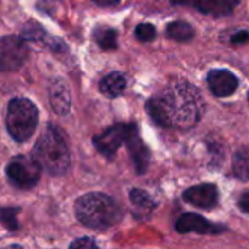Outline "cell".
I'll use <instances>...</instances> for the list:
<instances>
[{
	"label": "cell",
	"instance_id": "6da1fadb",
	"mask_svg": "<svg viewBox=\"0 0 249 249\" xmlns=\"http://www.w3.org/2000/svg\"><path fill=\"white\" fill-rule=\"evenodd\" d=\"M146 109L160 127L188 130L201 120L204 101L194 85L187 80H174L149 99Z\"/></svg>",
	"mask_w": 249,
	"mask_h": 249
},
{
	"label": "cell",
	"instance_id": "7a4b0ae2",
	"mask_svg": "<svg viewBox=\"0 0 249 249\" xmlns=\"http://www.w3.org/2000/svg\"><path fill=\"white\" fill-rule=\"evenodd\" d=\"M77 220L86 228L104 231L112 228L121 220L120 206L107 194L89 193L82 196L74 206Z\"/></svg>",
	"mask_w": 249,
	"mask_h": 249
},
{
	"label": "cell",
	"instance_id": "3957f363",
	"mask_svg": "<svg viewBox=\"0 0 249 249\" xmlns=\"http://www.w3.org/2000/svg\"><path fill=\"white\" fill-rule=\"evenodd\" d=\"M32 158L51 175H63L70 166V152L64 136L48 125L32 149Z\"/></svg>",
	"mask_w": 249,
	"mask_h": 249
},
{
	"label": "cell",
	"instance_id": "277c9868",
	"mask_svg": "<svg viewBox=\"0 0 249 249\" xmlns=\"http://www.w3.org/2000/svg\"><path fill=\"white\" fill-rule=\"evenodd\" d=\"M38 125V108L26 98H15L7 105L6 127L13 140L22 143L31 139Z\"/></svg>",
	"mask_w": 249,
	"mask_h": 249
},
{
	"label": "cell",
	"instance_id": "5b68a950",
	"mask_svg": "<svg viewBox=\"0 0 249 249\" xmlns=\"http://www.w3.org/2000/svg\"><path fill=\"white\" fill-rule=\"evenodd\" d=\"M41 165L29 156L18 155L6 166L9 182L18 190L34 188L41 178Z\"/></svg>",
	"mask_w": 249,
	"mask_h": 249
},
{
	"label": "cell",
	"instance_id": "8992f818",
	"mask_svg": "<svg viewBox=\"0 0 249 249\" xmlns=\"http://www.w3.org/2000/svg\"><path fill=\"white\" fill-rule=\"evenodd\" d=\"M29 55V48L23 38L7 35L0 39V71L9 73L20 69Z\"/></svg>",
	"mask_w": 249,
	"mask_h": 249
},
{
	"label": "cell",
	"instance_id": "52a82bcc",
	"mask_svg": "<svg viewBox=\"0 0 249 249\" xmlns=\"http://www.w3.org/2000/svg\"><path fill=\"white\" fill-rule=\"evenodd\" d=\"M131 124H115L93 137L96 150L105 158H112L123 143H125Z\"/></svg>",
	"mask_w": 249,
	"mask_h": 249
},
{
	"label": "cell",
	"instance_id": "ba28073f",
	"mask_svg": "<svg viewBox=\"0 0 249 249\" xmlns=\"http://www.w3.org/2000/svg\"><path fill=\"white\" fill-rule=\"evenodd\" d=\"M175 229L178 233H197V235H217L226 231L225 226L222 225H216L209 222L207 219H204L200 214L196 213H185L182 214L177 223H175Z\"/></svg>",
	"mask_w": 249,
	"mask_h": 249
},
{
	"label": "cell",
	"instance_id": "9c48e42d",
	"mask_svg": "<svg viewBox=\"0 0 249 249\" xmlns=\"http://www.w3.org/2000/svg\"><path fill=\"white\" fill-rule=\"evenodd\" d=\"M242 0H171L177 6H188L209 16H226L232 13Z\"/></svg>",
	"mask_w": 249,
	"mask_h": 249
},
{
	"label": "cell",
	"instance_id": "30bf717a",
	"mask_svg": "<svg viewBox=\"0 0 249 249\" xmlns=\"http://www.w3.org/2000/svg\"><path fill=\"white\" fill-rule=\"evenodd\" d=\"M125 143H127V147H128V152H130V156L133 159L137 174H144L150 163V150L142 140L136 124H131Z\"/></svg>",
	"mask_w": 249,
	"mask_h": 249
},
{
	"label": "cell",
	"instance_id": "8fae6325",
	"mask_svg": "<svg viewBox=\"0 0 249 249\" xmlns=\"http://www.w3.org/2000/svg\"><path fill=\"white\" fill-rule=\"evenodd\" d=\"M207 85L213 95L219 98H226L236 92L239 86V80L229 70L214 69V70H210L207 74Z\"/></svg>",
	"mask_w": 249,
	"mask_h": 249
},
{
	"label": "cell",
	"instance_id": "7c38bea8",
	"mask_svg": "<svg viewBox=\"0 0 249 249\" xmlns=\"http://www.w3.org/2000/svg\"><path fill=\"white\" fill-rule=\"evenodd\" d=\"M184 200L198 209L210 210L219 203V188L213 184H200L184 193Z\"/></svg>",
	"mask_w": 249,
	"mask_h": 249
},
{
	"label": "cell",
	"instance_id": "4fadbf2b",
	"mask_svg": "<svg viewBox=\"0 0 249 249\" xmlns=\"http://www.w3.org/2000/svg\"><path fill=\"white\" fill-rule=\"evenodd\" d=\"M48 95H50V104L55 114L66 115L70 111L71 95H70V90H69V86L66 85V82L60 80V79L53 82L50 86Z\"/></svg>",
	"mask_w": 249,
	"mask_h": 249
},
{
	"label": "cell",
	"instance_id": "5bb4252c",
	"mask_svg": "<svg viewBox=\"0 0 249 249\" xmlns=\"http://www.w3.org/2000/svg\"><path fill=\"white\" fill-rule=\"evenodd\" d=\"M127 88V79L123 73H111L105 76L99 83V90L108 98H117L120 96Z\"/></svg>",
	"mask_w": 249,
	"mask_h": 249
},
{
	"label": "cell",
	"instance_id": "9a60e30c",
	"mask_svg": "<svg viewBox=\"0 0 249 249\" xmlns=\"http://www.w3.org/2000/svg\"><path fill=\"white\" fill-rule=\"evenodd\" d=\"M166 34L174 41L187 42V41H191L193 39V36H194V28L190 23L184 22V20H175V22H171L166 26Z\"/></svg>",
	"mask_w": 249,
	"mask_h": 249
},
{
	"label": "cell",
	"instance_id": "2e32d148",
	"mask_svg": "<svg viewBox=\"0 0 249 249\" xmlns=\"http://www.w3.org/2000/svg\"><path fill=\"white\" fill-rule=\"evenodd\" d=\"M93 38L102 50H115L117 48V31L112 28H96Z\"/></svg>",
	"mask_w": 249,
	"mask_h": 249
},
{
	"label": "cell",
	"instance_id": "e0dca14e",
	"mask_svg": "<svg viewBox=\"0 0 249 249\" xmlns=\"http://www.w3.org/2000/svg\"><path fill=\"white\" fill-rule=\"evenodd\" d=\"M233 172L239 179L249 181V149H241L235 153Z\"/></svg>",
	"mask_w": 249,
	"mask_h": 249
},
{
	"label": "cell",
	"instance_id": "ac0fdd59",
	"mask_svg": "<svg viewBox=\"0 0 249 249\" xmlns=\"http://www.w3.org/2000/svg\"><path fill=\"white\" fill-rule=\"evenodd\" d=\"M130 200L131 203L140 209V210H144V212H150L156 207V203L153 201V198L143 190H139V188H133L131 193H130Z\"/></svg>",
	"mask_w": 249,
	"mask_h": 249
},
{
	"label": "cell",
	"instance_id": "d6986e66",
	"mask_svg": "<svg viewBox=\"0 0 249 249\" xmlns=\"http://www.w3.org/2000/svg\"><path fill=\"white\" fill-rule=\"evenodd\" d=\"M47 36V34L44 32L42 26L35 23V22H29L23 26L22 29V38L23 39H29V41H42Z\"/></svg>",
	"mask_w": 249,
	"mask_h": 249
},
{
	"label": "cell",
	"instance_id": "ffe728a7",
	"mask_svg": "<svg viewBox=\"0 0 249 249\" xmlns=\"http://www.w3.org/2000/svg\"><path fill=\"white\" fill-rule=\"evenodd\" d=\"M134 35L139 41L142 42H149V41H153L155 36H156V28L152 25V23H140L137 25L136 31H134Z\"/></svg>",
	"mask_w": 249,
	"mask_h": 249
},
{
	"label": "cell",
	"instance_id": "44dd1931",
	"mask_svg": "<svg viewBox=\"0 0 249 249\" xmlns=\"http://www.w3.org/2000/svg\"><path fill=\"white\" fill-rule=\"evenodd\" d=\"M18 213H19L18 209H0V222L7 229L16 231L18 229V222H16Z\"/></svg>",
	"mask_w": 249,
	"mask_h": 249
},
{
	"label": "cell",
	"instance_id": "7402d4cb",
	"mask_svg": "<svg viewBox=\"0 0 249 249\" xmlns=\"http://www.w3.org/2000/svg\"><path fill=\"white\" fill-rule=\"evenodd\" d=\"M70 248H96V244L90 238H80L70 244Z\"/></svg>",
	"mask_w": 249,
	"mask_h": 249
},
{
	"label": "cell",
	"instance_id": "603a6c76",
	"mask_svg": "<svg viewBox=\"0 0 249 249\" xmlns=\"http://www.w3.org/2000/svg\"><path fill=\"white\" fill-rule=\"evenodd\" d=\"M231 41L235 44H242V42H248L249 41V32L248 31H238L236 34H233L231 36Z\"/></svg>",
	"mask_w": 249,
	"mask_h": 249
},
{
	"label": "cell",
	"instance_id": "cb8c5ba5",
	"mask_svg": "<svg viewBox=\"0 0 249 249\" xmlns=\"http://www.w3.org/2000/svg\"><path fill=\"white\" fill-rule=\"evenodd\" d=\"M239 207L244 213H248L249 214V191L244 193L239 198Z\"/></svg>",
	"mask_w": 249,
	"mask_h": 249
},
{
	"label": "cell",
	"instance_id": "d4e9b609",
	"mask_svg": "<svg viewBox=\"0 0 249 249\" xmlns=\"http://www.w3.org/2000/svg\"><path fill=\"white\" fill-rule=\"evenodd\" d=\"M99 6H112V4H117L120 0H95Z\"/></svg>",
	"mask_w": 249,
	"mask_h": 249
},
{
	"label": "cell",
	"instance_id": "484cf974",
	"mask_svg": "<svg viewBox=\"0 0 249 249\" xmlns=\"http://www.w3.org/2000/svg\"><path fill=\"white\" fill-rule=\"evenodd\" d=\"M248 99H249V95H248Z\"/></svg>",
	"mask_w": 249,
	"mask_h": 249
}]
</instances>
